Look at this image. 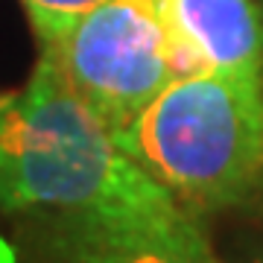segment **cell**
<instances>
[{"label": "cell", "mask_w": 263, "mask_h": 263, "mask_svg": "<svg viewBox=\"0 0 263 263\" xmlns=\"http://www.w3.org/2000/svg\"><path fill=\"white\" fill-rule=\"evenodd\" d=\"M117 143L187 214L243 205L263 187V76L176 79Z\"/></svg>", "instance_id": "obj_2"}, {"label": "cell", "mask_w": 263, "mask_h": 263, "mask_svg": "<svg viewBox=\"0 0 263 263\" xmlns=\"http://www.w3.org/2000/svg\"><path fill=\"white\" fill-rule=\"evenodd\" d=\"M173 44L176 79L263 76V9L254 0H155Z\"/></svg>", "instance_id": "obj_4"}, {"label": "cell", "mask_w": 263, "mask_h": 263, "mask_svg": "<svg viewBox=\"0 0 263 263\" xmlns=\"http://www.w3.org/2000/svg\"><path fill=\"white\" fill-rule=\"evenodd\" d=\"M44 263H222L193 214L167 222H73L50 219Z\"/></svg>", "instance_id": "obj_5"}, {"label": "cell", "mask_w": 263, "mask_h": 263, "mask_svg": "<svg viewBox=\"0 0 263 263\" xmlns=\"http://www.w3.org/2000/svg\"><path fill=\"white\" fill-rule=\"evenodd\" d=\"M0 205L73 222H167L187 214L117 143V132L41 53L0 97Z\"/></svg>", "instance_id": "obj_1"}, {"label": "cell", "mask_w": 263, "mask_h": 263, "mask_svg": "<svg viewBox=\"0 0 263 263\" xmlns=\"http://www.w3.org/2000/svg\"><path fill=\"white\" fill-rule=\"evenodd\" d=\"M100 3H105V0H21L41 47L56 44L76 21L91 9H97Z\"/></svg>", "instance_id": "obj_6"}, {"label": "cell", "mask_w": 263, "mask_h": 263, "mask_svg": "<svg viewBox=\"0 0 263 263\" xmlns=\"http://www.w3.org/2000/svg\"><path fill=\"white\" fill-rule=\"evenodd\" d=\"M231 263H263V240H260V243L246 246V249L237 254Z\"/></svg>", "instance_id": "obj_7"}, {"label": "cell", "mask_w": 263, "mask_h": 263, "mask_svg": "<svg viewBox=\"0 0 263 263\" xmlns=\"http://www.w3.org/2000/svg\"><path fill=\"white\" fill-rule=\"evenodd\" d=\"M41 53L114 132L176 82L173 44L155 0H105Z\"/></svg>", "instance_id": "obj_3"}]
</instances>
